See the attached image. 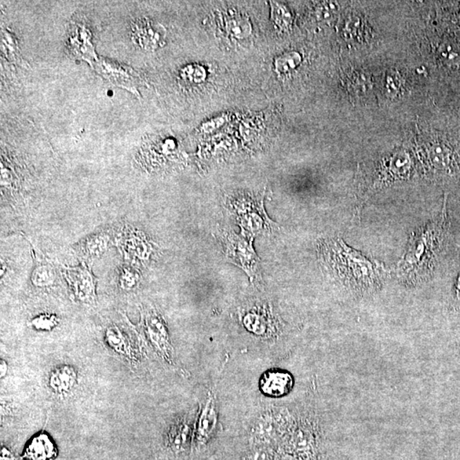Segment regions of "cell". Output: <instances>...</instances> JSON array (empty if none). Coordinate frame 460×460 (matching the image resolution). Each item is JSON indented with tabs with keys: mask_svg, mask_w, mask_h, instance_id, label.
Wrapping results in <instances>:
<instances>
[{
	"mask_svg": "<svg viewBox=\"0 0 460 460\" xmlns=\"http://www.w3.org/2000/svg\"><path fill=\"white\" fill-rule=\"evenodd\" d=\"M221 237L229 260L242 268L253 280L258 274L259 259L250 240L232 232L222 233Z\"/></svg>",
	"mask_w": 460,
	"mask_h": 460,
	"instance_id": "1",
	"label": "cell"
},
{
	"mask_svg": "<svg viewBox=\"0 0 460 460\" xmlns=\"http://www.w3.org/2000/svg\"><path fill=\"white\" fill-rule=\"evenodd\" d=\"M145 330L159 355L168 363H173V349L162 317L155 312L146 314Z\"/></svg>",
	"mask_w": 460,
	"mask_h": 460,
	"instance_id": "2",
	"label": "cell"
},
{
	"mask_svg": "<svg viewBox=\"0 0 460 460\" xmlns=\"http://www.w3.org/2000/svg\"><path fill=\"white\" fill-rule=\"evenodd\" d=\"M131 37L142 49L153 50L165 45L166 30L162 24L144 18L131 26Z\"/></svg>",
	"mask_w": 460,
	"mask_h": 460,
	"instance_id": "3",
	"label": "cell"
},
{
	"mask_svg": "<svg viewBox=\"0 0 460 460\" xmlns=\"http://www.w3.org/2000/svg\"><path fill=\"white\" fill-rule=\"evenodd\" d=\"M97 71L117 86L122 87L131 93H137V85L140 82V75L133 68L119 64L104 58L97 61Z\"/></svg>",
	"mask_w": 460,
	"mask_h": 460,
	"instance_id": "4",
	"label": "cell"
},
{
	"mask_svg": "<svg viewBox=\"0 0 460 460\" xmlns=\"http://www.w3.org/2000/svg\"><path fill=\"white\" fill-rule=\"evenodd\" d=\"M69 287L77 300L93 303L96 299L93 276L86 268L68 269L66 272Z\"/></svg>",
	"mask_w": 460,
	"mask_h": 460,
	"instance_id": "5",
	"label": "cell"
},
{
	"mask_svg": "<svg viewBox=\"0 0 460 460\" xmlns=\"http://www.w3.org/2000/svg\"><path fill=\"white\" fill-rule=\"evenodd\" d=\"M218 412L213 396L207 398L202 412L199 415L195 430V441L199 446H203L210 440L211 434L216 430Z\"/></svg>",
	"mask_w": 460,
	"mask_h": 460,
	"instance_id": "6",
	"label": "cell"
},
{
	"mask_svg": "<svg viewBox=\"0 0 460 460\" xmlns=\"http://www.w3.org/2000/svg\"><path fill=\"white\" fill-rule=\"evenodd\" d=\"M58 450L54 441L45 432L32 438L25 448L23 458L26 460H55Z\"/></svg>",
	"mask_w": 460,
	"mask_h": 460,
	"instance_id": "7",
	"label": "cell"
},
{
	"mask_svg": "<svg viewBox=\"0 0 460 460\" xmlns=\"http://www.w3.org/2000/svg\"><path fill=\"white\" fill-rule=\"evenodd\" d=\"M78 383V372L71 365H60L49 375V385L57 395H67Z\"/></svg>",
	"mask_w": 460,
	"mask_h": 460,
	"instance_id": "8",
	"label": "cell"
},
{
	"mask_svg": "<svg viewBox=\"0 0 460 460\" xmlns=\"http://www.w3.org/2000/svg\"><path fill=\"white\" fill-rule=\"evenodd\" d=\"M70 37H69V42H70V49L73 52L76 54L79 59L86 60L89 63L88 57L90 60V64L97 61L96 53H95L94 48H89L85 46H93L90 43V34L88 30L77 26L75 29L70 30Z\"/></svg>",
	"mask_w": 460,
	"mask_h": 460,
	"instance_id": "9",
	"label": "cell"
},
{
	"mask_svg": "<svg viewBox=\"0 0 460 460\" xmlns=\"http://www.w3.org/2000/svg\"><path fill=\"white\" fill-rule=\"evenodd\" d=\"M105 341L107 345L119 355L126 357L131 361L137 359V353L131 344L130 338L118 327L108 328L106 331Z\"/></svg>",
	"mask_w": 460,
	"mask_h": 460,
	"instance_id": "10",
	"label": "cell"
},
{
	"mask_svg": "<svg viewBox=\"0 0 460 460\" xmlns=\"http://www.w3.org/2000/svg\"><path fill=\"white\" fill-rule=\"evenodd\" d=\"M293 378L291 376L280 372H269L261 381L262 392L272 396H283L289 392Z\"/></svg>",
	"mask_w": 460,
	"mask_h": 460,
	"instance_id": "11",
	"label": "cell"
},
{
	"mask_svg": "<svg viewBox=\"0 0 460 460\" xmlns=\"http://www.w3.org/2000/svg\"><path fill=\"white\" fill-rule=\"evenodd\" d=\"M191 438V427L186 419H180L171 427L166 445L174 452H181L188 447Z\"/></svg>",
	"mask_w": 460,
	"mask_h": 460,
	"instance_id": "12",
	"label": "cell"
},
{
	"mask_svg": "<svg viewBox=\"0 0 460 460\" xmlns=\"http://www.w3.org/2000/svg\"><path fill=\"white\" fill-rule=\"evenodd\" d=\"M225 30L230 37L243 39L249 37L253 32L249 17L240 12H233L225 17Z\"/></svg>",
	"mask_w": 460,
	"mask_h": 460,
	"instance_id": "13",
	"label": "cell"
},
{
	"mask_svg": "<svg viewBox=\"0 0 460 460\" xmlns=\"http://www.w3.org/2000/svg\"><path fill=\"white\" fill-rule=\"evenodd\" d=\"M270 16L280 31L287 32L289 30L293 24V15L286 5L282 3L271 1L269 3Z\"/></svg>",
	"mask_w": 460,
	"mask_h": 460,
	"instance_id": "14",
	"label": "cell"
},
{
	"mask_svg": "<svg viewBox=\"0 0 460 460\" xmlns=\"http://www.w3.org/2000/svg\"><path fill=\"white\" fill-rule=\"evenodd\" d=\"M302 56L298 51H289V52L281 54L276 57L274 61V66L278 75H286L294 71L300 65Z\"/></svg>",
	"mask_w": 460,
	"mask_h": 460,
	"instance_id": "15",
	"label": "cell"
},
{
	"mask_svg": "<svg viewBox=\"0 0 460 460\" xmlns=\"http://www.w3.org/2000/svg\"><path fill=\"white\" fill-rule=\"evenodd\" d=\"M1 48L6 58L12 63L26 66L25 61L21 59L18 42L15 36L8 30L2 31Z\"/></svg>",
	"mask_w": 460,
	"mask_h": 460,
	"instance_id": "16",
	"label": "cell"
},
{
	"mask_svg": "<svg viewBox=\"0 0 460 460\" xmlns=\"http://www.w3.org/2000/svg\"><path fill=\"white\" fill-rule=\"evenodd\" d=\"M430 159L438 169H448L452 160L451 149L443 144L434 145L430 149Z\"/></svg>",
	"mask_w": 460,
	"mask_h": 460,
	"instance_id": "17",
	"label": "cell"
},
{
	"mask_svg": "<svg viewBox=\"0 0 460 460\" xmlns=\"http://www.w3.org/2000/svg\"><path fill=\"white\" fill-rule=\"evenodd\" d=\"M438 52L445 64L448 66L460 64V48L457 44L451 41L443 42L440 46Z\"/></svg>",
	"mask_w": 460,
	"mask_h": 460,
	"instance_id": "18",
	"label": "cell"
},
{
	"mask_svg": "<svg viewBox=\"0 0 460 460\" xmlns=\"http://www.w3.org/2000/svg\"><path fill=\"white\" fill-rule=\"evenodd\" d=\"M60 323V318L54 314L45 313L35 317L31 320L30 326L36 331L50 332Z\"/></svg>",
	"mask_w": 460,
	"mask_h": 460,
	"instance_id": "19",
	"label": "cell"
},
{
	"mask_svg": "<svg viewBox=\"0 0 460 460\" xmlns=\"http://www.w3.org/2000/svg\"><path fill=\"white\" fill-rule=\"evenodd\" d=\"M180 77L184 82L191 84L203 83L207 79L206 68L198 64L186 66L180 72Z\"/></svg>",
	"mask_w": 460,
	"mask_h": 460,
	"instance_id": "20",
	"label": "cell"
},
{
	"mask_svg": "<svg viewBox=\"0 0 460 460\" xmlns=\"http://www.w3.org/2000/svg\"><path fill=\"white\" fill-rule=\"evenodd\" d=\"M312 438L308 430L299 429L291 437V443L296 450L305 452L310 448Z\"/></svg>",
	"mask_w": 460,
	"mask_h": 460,
	"instance_id": "21",
	"label": "cell"
},
{
	"mask_svg": "<svg viewBox=\"0 0 460 460\" xmlns=\"http://www.w3.org/2000/svg\"><path fill=\"white\" fill-rule=\"evenodd\" d=\"M338 12V6L334 2H326L321 3L317 9V17L320 20L330 21L335 17Z\"/></svg>",
	"mask_w": 460,
	"mask_h": 460,
	"instance_id": "22",
	"label": "cell"
},
{
	"mask_svg": "<svg viewBox=\"0 0 460 460\" xmlns=\"http://www.w3.org/2000/svg\"><path fill=\"white\" fill-rule=\"evenodd\" d=\"M50 270L45 267L37 269L34 279L36 285H38V286H46V285L52 282L53 279L52 277L50 276Z\"/></svg>",
	"mask_w": 460,
	"mask_h": 460,
	"instance_id": "23",
	"label": "cell"
},
{
	"mask_svg": "<svg viewBox=\"0 0 460 460\" xmlns=\"http://www.w3.org/2000/svg\"><path fill=\"white\" fill-rule=\"evenodd\" d=\"M247 460H270V458L267 452L259 450L251 454Z\"/></svg>",
	"mask_w": 460,
	"mask_h": 460,
	"instance_id": "24",
	"label": "cell"
},
{
	"mask_svg": "<svg viewBox=\"0 0 460 460\" xmlns=\"http://www.w3.org/2000/svg\"><path fill=\"white\" fill-rule=\"evenodd\" d=\"M0 460H18L12 451L6 447L1 448V454H0Z\"/></svg>",
	"mask_w": 460,
	"mask_h": 460,
	"instance_id": "25",
	"label": "cell"
},
{
	"mask_svg": "<svg viewBox=\"0 0 460 460\" xmlns=\"http://www.w3.org/2000/svg\"><path fill=\"white\" fill-rule=\"evenodd\" d=\"M7 372H8V365H7L5 360H1V361H0V377H1V378H5Z\"/></svg>",
	"mask_w": 460,
	"mask_h": 460,
	"instance_id": "26",
	"label": "cell"
},
{
	"mask_svg": "<svg viewBox=\"0 0 460 460\" xmlns=\"http://www.w3.org/2000/svg\"><path fill=\"white\" fill-rule=\"evenodd\" d=\"M278 460H302V459H299L296 455L287 454V452H285V454L280 455Z\"/></svg>",
	"mask_w": 460,
	"mask_h": 460,
	"instance_id": "27",
	"label": "cell"
}]
</instances>
